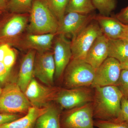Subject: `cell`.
Listing matches in <instances>:
<instances>
[{"label": "cell", "mask_w": 128, "mask_h": 128, "mask_svg": "<svg viewBox=\"0 0 128 128\" xmlns=\"http://www.w3.org/2000/svg\"><path fill=\"white\" fill-rule=\"evenodd\" d=\"M121 39L128 41V25H125L124 32Z\"/></svg>", "instance_id": "836d02e7"}, {"label": "cell", "mask_w": 128, "mask_h": 128, "mask_svg": "<svg viewBox=\"0 0 128 128\" xmlns=\"http://www.w3.org/2000/svg\"><path fill=\"white\" fill-rule=\"evenodd\" d=\"M47 107L31 106L25 116L0 126V128H34L38 118L46 112Z\"/></svg>", "instance_id": "e0dca14e"}, {"label": "cell", "mask_w": 128, "mask_h": 128, "mask_svg": "<svg viewBox=\"0 0 128 128\" xmlns=\"http://www.w3.org/2000/svg\"><path fill=\"white\" fill-rule=\"evenodd\" d=\"M27 18L22 14H16L9 18L0 31V38L11 39L19 36L27 23Z\"/></svg>", "instance_id": "2e32d148"}, {"label": "cell", "mask_w": 128, "mask_h": 128, "mask_svg": "<svg viewBox=\"0 0 128 128\" xmlns=\"http://www.w3.org/2000/svg\"><path fill=\"white\" fill-rule=\"evenodd\" d=\"M94 89L92 102L94 119L112 120L119 116L123 96L115 86L97 87Z\"/></svg>", "instance_id": "6da1fadb"}, {"label": "cell", "mask_w": 128, "mask_h": 128, "mask_svg": "<svg viewBox=\"0 0 128 128\" xmlns=\"http://www.w3.org/2000/svg\"><path fill=\"white\" fill-rule=\"evenodd\" d=\"M122 70L120 62L116 59L108 57L96 70L91 86L92 88L115 86Z\"/></svg>", "instance_id": "9c48e42d"}, {"label": "cell", "mask_w": 128, "mask_h": 128, "mask_svg": "<svg viewBox=\"0 0 128 128\" xmlns=\"http://www.w3.org/2000/svg\"><path fill=\"white\" fill-rule=\"evenodd\" d=\"M50 9L59 22L66 14L69 0H46Z\"/></svg>", "instance_id": "7402d4cb"}, {"label": "cell", "mask_w": 128, "mask_h": 128, "mask_svg": "<svg viewBox=\"0 0 128 128\" xmlns=\"http://www.w3.org/2000/svg\"><path fill=\"white\" fill-rule=\"evenodd\" d=\"M94 7L100 14L109 16L116 6V0H92Z\"/></svg>", "instance_id": "cb8c5ba5"}, {"label": "cell", "mask_w": 128, "mask_h": 128, "mask_svg": "<svg viewBox=\"0 0 128 128\" xmlns=\"http://www.w3.org/2000/svg\"><path fill=\"white\" fill-rule=\"evenodd\" d=\"M36 50H31L24 57L18 73L17 84L24 92L32 79Z\"/></svg>", "instance_id": "9a60e30c"}, {"label": "cell", "mask_w": 128, "mask_h": 128, "mask_svg": "<svg viewBox=\"0 0 128 128\" xmlns=\"http://www.w3.org/2000/svg\"><path fill=\"white\" fill-rule=\"evenodd\" d=\"M54 46V59L55 64L54 76L60 79L64 74L72 58L71 41L63 34L56 35Z\"/></svg>", "instance_id": "8fae6325"}, {"label": "cell", "mask_w": 128, "mask_h": 128, "mask_svg": "<svg viewBox=\"0 0 128 128\" xmlns=\"http://www.w3.org/2000/svg\"><path fill=\"white\" fill-rule=\"evenodd\" d=\"M32 106L16 82L7 83L0 96V113L26 114Z\"/></svg>", "instance_id": "277c9868"}, {"label": "cell", "mask_w": 128, "mask_h": 128, "mask_svg": "<svg viewBox=\"0 0 128 128\" xmlns=\"http://www.w3.org/2000/svg\"><path fill=\"white\" fill-rule=\"evenodd\" d=\"M60 88L44 86L33 78L24 92L32 106L47 107L55 100Z\"/></svg>", "instance_id": "ba28073f"}, {"label": "cell", "mask_w": 128, "mask_h": 128, "mask_svg": "<svg viewBox=\"0 0 128 128\" xmlns=\"http://www.w3.org/2000/svg\"><path fill=\"white\" fill-rule=\"evenodd\" d=\"M96 14H83L74 12H68L59 22L56 35H71L78 34L94 20Z\"/></svg>", "instance_id": "30bf717a"}, {"label": "cell", "mask_w": 128, "mask_h": 128, "mask_svg": "<svg viewBox=\"0 0 128 128\" xmlns=\"http://www.w3.org/2000/svg\"><path fill=\"white\" fill-rule=\"evenodd\" d=\"M2 89H1V88L0 87V96L2 92Z\"/></svg>", "instance_id": "d590c367"}, {"label": "cell", "mask_w": 128, "mask_h": 128, "mask_svg": "<svg viewBox=\"0 0 128 128\" xmlns=\"http://www.w3.org/2000/svg\"><path fill=\"white\" fill-rule=\"evenodd\" d=\"M102 34L98 24L94 19L72 37L71 41L72 58L84 60L94 41Z\"/></svg>", "instance_id": "5b68a950"}, {"label": "cell", "mask_w": 128, "mask_h": 128, "mask_svg": "<svg viewBox=\"0 0 128 128\" xmlns=\"http://www.w3.org/2000/svg\"><path fill=\"white\" fill-rule=\"evenodd\" d=\"M22 116V115L18 114L0 113V126L15 121Z\"/></svg>", "instance_id": "f1b7e54d"}, {"label": "cell", "mask_w": 128, "mask_h": 128, "mask_svg": "<svg viewBox=\"0 0 128 128\" xmlns=\"http://www.w3.org/2000/svg\"><path fill=\"white\" fill-rule=\"evenodd\" d=\"M92 0H69L66 13L74 12L83 14L92 13L96 10Z\"/></svg>", "instance_id": "44dd1931"}, {"label": "cell", "mask_w": 128, "mask_h": 128, "mask_svg": "<svg viewBox=\"0 0 128 128\" xmlns=\"http://www.w3.org/2000/svg\"><path fill=\"white\" fill-rule=\"evenodd\" d=\"M10 47L7 44H2L0 45V62H2L6 52Z\"/></svg>", "instance_id": "1f68e13d"}, {"label": "cell", "mask_w": 128, "mask_h": 128, "mask_svg": "<svg viewBox=\"0 0 128 128\" xmlns=\"http://www.w3.org/2000/svg\"><path fill=\"white\" fill-rule=\"evenodd\" d=\"M94 20L98 24L102 34L109 40L121 39L125 30V25L114 17L96 15Z\"/></svg>", "instance_id": "5bb4252c"}, {"label": "cell", "mask_w": 128, "mask_h": 128, "mask_svg": "<svg viewBox=\"0 0 128 128\" xmlns=\"http://www.w3.org/2000/svg\"><path fill=\"white\" fill-rule=\"evenodd\" d=\"M94 94L91 86L60 88L54 101L62 109L70 110L92 102Z\"/></svg>", "instance_id": "8992f818"}, {"label": "cell", "mask_w": 128, "mask_h": 128, "mask_svg": "<svg viewBox=\"0 0 128 128\" xmlns=\"http://www.w3.org/2000/svg\"><path fill=\"white\" fill-rule=\"evenodd\" d=\"M95 127L98 128H128V123L117 120H96Z\"/></svg>", "instance_id": "d4e9b609"}, {"label": "cell", "mask_w": 128, "mask_h": 128, "mask_svg": "<svg viewBox=\"0 0 128 128\" xmlns=\"http://www.w3.org/2000/svg\"><path fill=\"white\" fill-rule=\"evenodd\" d=\"M16 60V54L14 50L10 48L4 57L2 63L7 68L11 69Z\"/></svg>", "instance_id": "83f0119b"}, {"label": "cell", "mask_w": 128, "mask_h": 128, "mask_svg": "<svg viewBox=\"0 0 128 128\" xmlns=\"http://www.w3.org/2000/svg\"><path fill=\"white\" fill-rule=\"evenodd\" d=\"M29 31L32 34H56L59 22L46 0H33L30 12Z\"/></svg>", "instance_id": "7a4b0ae2"}, {"label": "cell", "mask_w": 128, "mask_h": 128, "mask_svg": "<svg viewBox=\"0 0 128 128\" xmlns=\"http://www.w3.org/2000/svg\"><path fill=\"white\" fill-rule=\"evenodd\" d=\"M11 69L7 68L2 62H0V83L6 82L10 74Z\"/></svg>", "instance_id": "f546056e"}, {"label": "cell", "mask_w": 128, "mask_h": 128, "mask_svg": "<svg viewBox=\"0 0 128 128\" xmlns=\"http://www.w3.org/2000/svg\"><path fill=\"white\" fill-rule=\"evenodd\" d=\"M121 70H128V60L123 63H120Z\"/></svg>", "instance_id": "e575fe53"}, {"label": "cell", "mask_w": 128, "mask_h": 128, "mask_svg": "<svg viewBox=\"0 0 128 128\" xmlns=\"http://www.w3.org/2000/svg\"><path fill=\"white\" fill-rule=\"evenodd\" d=\"M120 63L128 60V41L122 39L109 40L108 57Z\"/></svg>", "instance_id": "ffe728a7"}, {"label": "cell", "mask_w": 128, "mask_h": 128, "mask_svg": "<svg viewBox=\"0 0 128 128\" xmlns=\"http://www.w3.org/2000/svg\"><path fill=\"white\" fill-rule=\"evenodd\" d=\"M2 11H0V16L1 14L2 13Z\"/></svg>", "instance_id": "8d00e7d4"}, {"label": "cell", "mask_w": 128, "mask_h": 128, "mask_svg": "<svg viewBox=\"0 0 128 128\" xmlns=\"http://www.w3.org/2000/svg\"><path fill=\"white\" fill-rule=\"evenodd\" d=\"M56 34H31L25 38V46L28 48L37 51L38 52H46L49 50L52 44Z\"/></svg>", "instance_id": "ac0fdd59"}, {"label": "cell", "mask_w": 128, "mask_h": 128, "mask_svg": "<svg viewBox=\"0 0 128 128\" xmlns=\"http://www.w3.org/2000/svg\"><path fill=\"white\" fill-rule=\"evenodd\" d=\"M55 64L53 52L47 51L38 52L34 59L33 74L44 84L52 86L54 84Z\"/></svg>", "instance_id": "7c38bea8"}, {"label": "cell", "mask_w": 128, "mask_h": 128, "mask_svg": "<svg viewBox=\"0 0 128 128\" xmlns=\"http://www.w3.org/2000/svg\"><path fill=\"white\" fill-rule=\"evenodd\" d=\"M33 1V0H9L7 9L15 14L30 13Z\"/></svg>", "instance_id": "603a6c76"}, {"label": "cell", "mask_w": 128, "mask_h": 128, "mask_svg": "<svg viewBox=\"0 0 128 128\" xmlns=\"http://www.w3.org/2000/svg\"><path fill=\"white\" fill-rule=\"evenodd\" d=\"M115 86L119 89L123 96L128 100V70H122L120 77Z\"/></svg>", "instance_id": "484cf974"}, {"label": "cell", "mask_w": 128, "mask_h": 128, "mask_svg": "<svg viewBox=\"0 0 128 128\" xmlns=\"http://www.w3.org/2000/svg\"><path fill=\"white\" fill-rule=\"evenodd\" d=\"M96 70L84 60L72 58L64 72L67 88L91 86Z\"/></svg>", "instance_id": "3957f363"}, {"label": "cell", "mask_w": 128, "mask_h": 128, "mask_svg": "<svg viewBox=\"0 0 128 128\" xmlns=\"http://www.w3.org/2000/svg\"><path fill=\"white\" fill-rule=\"evenodd\" d=\"M114 17L121 23L128 25V6L122 9Z\"/></svg>", "instance_id": "4dcf8cb0"}, {"label": "cell", "mask_w": 128, "mask_h": 128, "mask_svg": "<svg viewBox=\"0 0 128 128\" xmlns=\"http://www.w3.org/2000/svg\"><path fill=\"white\" fill-rule=\"evenodd\" d=\"M117 120L128 123V100L123 96L121 101V109Z\"/></svg>", "instance_id": "4316f807"}, {"label": "cell", "mask_w": 128, "mask_h": 128, "mask_svg": "<svg viewBox=\"0 0 128 128\" xmlns=\"http://www.w3.org/2000/svg\"><path fill=\"white\" fill-rule=\"evenodd\" d=\"M60 109L50 104L45 112L37 119L34 128H61Z\"/></svg>", "instance_id": "d6986e66"}, {"label": "cell", "mask_w": 128, "mask_h": 128, "mask_svg": "<svg viewBox=\"0 0 128 128\" xmlns=\"http://www.w3.org/2000/svg\"><path fill=\"white\" fill-rule=\"evenodd\" d=\"M92 102L70 110L61 114V128H95Z\"/></svg>", "instance_id": "52a82bcc"}, {"label": "cell", "mask_w": 128, "mask_h": 128, "mask_svg": "<svg viewBox=\"0 0 128 128\" xmlns=\"http://www.w3.org/2000/svg\"><path fill=\"white\" fill-rule=\"evenodd\" d=\"M9 0H0V11L3 10L7 9L8 6L9 4Z\"/></svg>", "instance_id": "d6a6232c"}, {"label": "cell", "mask_w": 128, "mask_h": 128, "mask_svg": "<svg viewBox=\"0 0 128 128\" xmlns=\"http://www.w3.org/2000/svg\"><path fill=\"white\" fill-rule=\"evenodd\" d=\"M109 40L103 34L98 36L86 54L84 60L96 70L108 57Z\"/></svg>", "instance_id": "4fadbf2b"}]
</instances>
